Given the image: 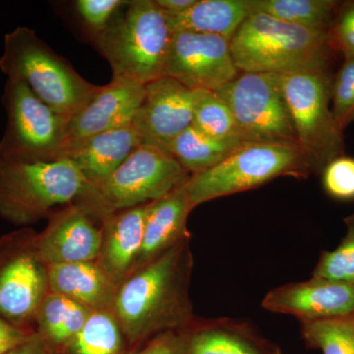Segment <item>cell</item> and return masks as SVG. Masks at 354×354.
<instances>
[{"instance_id":"cell-24","label":"cell","mask_w":354,"mask_h":354,"mask_svg":"<svg viewBox=\"0 0 354 354\" xmlns=\"http://www.w3.org/2000/svg\"><path fill=\"white\" fill-rule=\"evenodd\" d=\"M341 4L333 0H251V11L330 35Z\"/></svg>"},{"instance_id":"cell-12","label":"cell","mask_w":354,"mask_h":354,"mask_svg":"<svg viewBox=\"0 0 354 354\" xmlns=\"http://www.w3.org/2000/svg\"><path fill=\"white\" fill-rule=\"evenodd\" d=\"M230 41L215 35L174 32L167 76L192 91L218 92L239 75Z\"/></svg>"},{"instance_id":"cell-4","label":"cell","mask_w":354,"mask_h":354,"mask_svg":"<svg viewBox=\"0 0 354 354\" xmlns=\"http://www.w3.org/2000/svg\"><path fill=\"white\" fill-rule=\"evenodd\" d=\"M0 69L7 79L24 83L44 104L69 118L101 88L85 80L27 27H17L4 36Z\"/></svg>"},{"instance_id":"cell-35","label":"cell","mask_w":354,"mask_h":354,"mask_svg":"<svg viewBox=\"0 0 354 354\" xmlns=\"http://www.w3.org/2000/svg\"><path fill=\"white\" fill-rule=\"evenodd\" d=\"M35 330L17 327L0 317V354H7L19 346Z\"/></svg>"},{"instance_id":"cell-11","label":"cell","mask_w":354,"mask_h":354,"mask_svg":"<svg viewBox=\"0 0 354 354\" xmlns=\"http://www.w3.org/2000/svg\"><path fill=\"white\" fill-rule=\"evenodd\" d=\"M37 234L26 227L0 239V317L32 330L50 291L48 266L38 252Z\"/></svg>"},{"instance_id":"cell-37","label":"cell","mask_w":354,"mask_h":354,"mask_svg":"<svg viewBox=\"0 0 354 354\" xmlns=\"http://www.w3.org/2000/svg\"><path fill=\"white\" fill-rule=\"evenodd\" d=\"M165 13L169 15H177L188 10L196 3L197 0H155Z\"/></svg>"},{"instance_id":"cell-17","label":"cell","mask_w":354,"mask_h":354,"mask_svg":"<svg viewBox=\"0 0 354 354\" xmlns=\"http://www.w3.org/2000/svg\"><path fill=\"white\" fill-rule=\"evenodd\" d=\"M193 209L184 184L149 204L143 243L132 272L158 259L180 242L189 241L187 220Z\"/></svg>"},{"instance_id":"cell-36","label":"cell","mask_w":354,"mask_h":354,"mask_svg":"<svg viewBox=\"0 0 354 354\" xmlns=\"http://www.w3.org/2000/svg\"><path fill=\"white\" fill-rule=\"evenodd\" d=\"M7 354H51L46 344L36 333L30 335L27 341Z\"/></svg>"},{"instance_id":"cell-16","label":"cell","mask_w":354,"mask_h":354,"mask_svg":"<svg viewBox=\"0 0 354 354\" xmlns=\"http://www.w3.org/2000/svg\"><path fill=\"white\" fill-rule=\"evenodd\" d=\"M144 95L145 86L121 79L113 78L101 86L93 99L70 118L64 152L94 135L132 125Z\"/></svg>"},{"instance_id":"cell-19","label":"cell","mask_w":354,"mask_h":354,"mask_svg":"<svg viewBox=\"0 0 354 354\" xmlns=\"http://www.w3.org/2000/svg\"><path fill=\"white\" fill-rule=\"evenodd\" d=\"M141 145L136 130L129 127L94 135L65 150L88 184L101 183L113 174Z\"/></svg>"},{"instance_id":"cell-27","label":"cell","mask_w":354,"mask_h":354,"mask_svg":"<svg viewBox=\"0 0 354 354\" xmlns=\"http://www.w3.org/2000/svg\"><path fill=\"white\" fill-rule=\"evenodd\" d=\"M192 125L216 141L234 146L244 143L234 114L216 92L195 91Z\"/></svg>"},{"instance_id":"cell-9","label":"cell","mask_w":354,"mask_h":354,"mask_svg":"<svg viewBox=\"0 0 354 354\" xmlns=\"http://www.w3.org/2000/svg\"><path fill=\"white\" fill-rule=\"evenodd\" d=\"M332 82L328 72L281 75L297 144L313 174L344 153V136L330 108Z\"/></svg>"},{"instance_id":"cell-15","label":"cell","mask_w":354,"mask_h":354,"mask_svg":"<svg viewBox=\"0 0 354 354\" xmlns=\"http://www.w3.org/2000/svg\"><path fill=\"white\" fill-rule=\"evenodd\" d=\"M37 234L36 243L46 266L94 262L102 243L101 221L75 204L57 209Z\"/></svg>"},{"instance_id":"cell-33","label":"cell","mask_w":354,"mask_h":354,"mask_svg":"<svg viewBox=\"0 0 354 354\" xmlns=\"http://www.w3.org/2000/svg\"><path fill=\"white\" fill-rule=\"evenodd\" d=\"M330 43L344 58H354V1L341 4L330 32Z\"/></svg>"},{"instance_id":"cell-32","label":"cell","mask_w":354,"mask_h":354,"mask_svg":"<svg viewBox=\"0 0 354 354\" xmlns=\"http://www.w3.org/2000/svg\"><path fill=\"white\" fill-rule=\"evenodd\" d=\"M127 3L124 0H78L75 7L84 24L94 36L106 30L121 7Z\"/></svg>"},{"instance_id":"cell-28","label":"cell","mask_w":354,"mask_h":354,"mask_svg":"<svg viewBox=\"0 0 354 354\" xmlns=\"http://www.w3.org/2000/svg\"><path fill=\"white\" fill-rule=\"evenodd\" d=\"M300 334L309 348L322 354H354V313L300 323Z\"/></svg>"},{"instance_id":"cell-13","label":"cell","mask_w":354,"mask_h":354,"mask_svg":"<svg viewBox=\"0 0 354 354\" xmlns=\"http://www.w3.org/2000/svg\"><path fill=\"white\" fill-rule=\"evenodd\" d=\"M194 102L195 91L171 77L147 84L132 122L141 145L169 153L174 140L192 125Z\"/></svg>"},{"instance_id":"cell-1","label":"cell","mask_w":354,"mask_h":354,"mask_svg":"<svg viewBox=\"0 0 354 354\" xmlns=\"http://www.w3.org/2000/svg\"><path fill=\"white\" fill-rule=\"evenodd\" d=\"M193 256L189 241L140 268L118 286L113 313L129 344L196 320L190 299Z\"/></svg>"},{"instance_id":"cell-26","label":"cell","mask_w":354,"mask_h":354,"mask_svg":"<svg viewBox=\"0 0 354 354\" xmlns=\"http://www.w3.org/2000/svg\"><path fill=\"white\" fill-rule=\"evenodd\" d=\"M127 337L113 312H93L64 354H123Z\"/></svg>"},{"instance_id":"cell-23","label":"cell","mask_w":354,"mask_h":354,"mask_svg":"<svg viewBox=\"0 0 354 354\" xmlns=\"http://www.w3.org/2000/svg\"><path fill=\"white\" fill-rule=\"evenodd\" d=\"M93 312L73 300L48 291L35 318V333L48 351L62 349L86 325Z\"/></svg>"},{"instance_id":"cell-38","label":"cell","mask_w":354,"mask_h":354,"mask_svg":"<svg viewBox=\"0 0 354 354\" xmlns=\"http://www.w3.org/2000/svg\"><path fill=\"white\" fill-rule=\"evenodd\" d=\"M274 354H283V353H281V349L279 348L278 351H277Z\"/></svg>"},{"instance_id":"cell-8","label":"cell","mask_w":354,"mask_h":354,"mask_svg":"<svg viewBox=\"0 0 354 354\" xmlns=\"http://www.w3.org/2000/svg\"><path fill=\"white\" fill-rule=\"evenodd\" d=\"M6 132L0 140V158L21 162L62 157L70 118L44 104L24 83L7 79L2 95Z\"/></svg>"},{"instance_id":"cell-21","label":"cell","mask_w":354,"mask_h":354,"mask_svg":"<svg viewBox=\"0 0 354 354\" xmlns=\"http://www.w3.org/2000/svg\"><path fill=\"white\" fill-rule=\"evenodd\" d=\"M187 354H274L270 344L248 324L234 319L196 320L186 328Z\"/></svg>"},{"instance_id":"cell-29","label":"cell","mask_w":354,"mask_h":354,"mask_svg":"<svg viewBox=\"0 0 354 354\" xmlns=\"http://www.w3.org/2000/svg\"><path fill=\"white\" fill-rule=\"evenodd\" d=\"M346 232L334 250L324 251L312 277L354 285V215L344 218Z\"/></svg>"},{"instance_id":"cell-22","label":"cell","mask_w":354,"mask_h":354,"mask_svg":"<svg viewBox=\"0 0 354 354\" xmlns=\"http://www.w3.org/2000/svg\"><path fill=\"white\" fill-rule=\"evenodd\" d=\"M251 14V0H197L183 13L167 16L174 32L215 35L230 41Z\"/></svg>"},{"instance_id":"cell-30","label":"cell","mask_w":354,"mask_h":354,"mask_svg":"<svg viewBox=\"0 0 354 354\" xmlns=\"http://www.w3.org/2000/svg\"><path fill=\"white\" fill-rule=\"evenodd\" d=\"M333 115L337 127L344 131L354 122V58H344L332 82Z\"/></svg>"},{"instance_id":"cell-18","label":"cell","mask_w":354,"mask_h":354,"mask_svg":"<svg viewBox=\"0 0 354 354\" xmlns=\"http://www.w3.org/2000/svg\"><path fill=\"white\" fill-rule=\"evenodd\" d=\"M148 207L125 209L101 221L102 243L97 262L118 286L130 276L138 259Z\"/></svg>"},{"instance_id":"cell-25","label":"cell","mask_w":354,"mask_h":354,"mask_svg":"<svg viewBox=\"0 0 354 354\" xmlns=\"http://www.w3.org/2000/svg\"><path fill=\"white\" fill-rule=\"evenodd\" d=\"M239 147L216 141L190 125L174 140L169 153L191 176L220 164Z\"/></svg>"},{"instance_id":"cell-14","label":"cell","mask_w":354,"mask_h":354,"mask_svg":"<svg viewBox=\"0 0 354 354\" xmlns=\"http://www.w3.org/2000/svg\"><path fill=\"white\" fill-rule=\"evenodd\" d=\"M262 307L295 317L300 323L348 316L354 313V285L312 277L269 291Z\"/></svg>"},{"instance_id":"cell-20","label":"cell","mask_w":354,"mask_h":354,"mask_svg":"<svg viewBox=\"0 0 354 354\" xmlns=\"http://www.w3.org/2000/svg\"><path fill=\"white\" fill-rule=\"evenodd\" d=\"M48 288L92 312H113L118 286L94 262L48 266Z\"/></svg>"},{"instance_id":"cell-2","label":"cell","mask_w":354,"mask_h":354,"mask_svg":"<svg viewBox=\"0 0 354 354\" xmlns=\"http://www.w3.org/2000/svg\"><path fill=\"white\" fill-rule=\"evenodd\" d=\"M230 44L239 71L279 75L328 72L335 50L330 35L263 13L251 14Z\"/></svg>"},{"instance_id":"cell-7","label":"cell","mask_w":354,"mask_h":354,"mask_svg":"<svg viewBox=\"0 0 354 354\" xmlns=\"http://www.w3.org/2000/svg\"><path fill=\"white\" fill-rule=\"evenodd\" d=\"M313 174L297 144L243 143L220 164L191 174L184 187L193 207L255 189L281 176L305 178Z\"/></svg>"},{"instance_id":"cell-6","label":"cell","mask_w":354,"mask_h":354,"mask_svg":"<svg viewBox=\"0 0 354 354\" xmlns=\"http://www.w3.org/2000/svg\"><path fill=\"white\" fill-rule=\"evenodd\" d=\"M189 176L169 153L140 145L108 178L88 183L73 204L101 221L113 214L167 196Z\"/></svg>"},{"instance_id":"cell-31","label":"cell","mask_w":354,"mask_h":354,"mask_svg":"<svg viewBox=\"0 0 354 354\" xmlns=\"http://www.w3.org/2000/svg\"><path fill=\"white\" fill-rule=\"evenodd\" d=\"M323 186L330 197L341 201L354 200V158H335L324 167Z\"/></svg>"},{"instance_id":"cell-3","label":"cell","mask_w":354,"mask_h":354,"mask_svg":"<svg viewBox=\"0 0 354 354\" xmlns=\"http://www.w3.org/2000/svg\"><path fill=\"white\" fill-rule=\"evenodd\" d=\"M94 43L113 70V78L145 86L167 77L174 32L155 0L128 1Z\"/></svg>"},{"instance_id":"cell-10","label":"cell","mask_w":354,"mask_h":354,"mask_svg":"<svg viewBox=\"0 0 354 354\" xmlns=\"http://www.w3.org/2000/svg\"><path fill=\"white\" fill-rule=\"evenodd\" d=\"M216 93L234 114L244 143L298 145L279 74L241 72Z\"/></svg>"},{"instance_id":"cell-5","label":"cell","mask_w":354,"mask_h":354,"mask_svg":"<svg viewBox=\"0 0 354 354\" xmlns=\"http://www.w3.org/2000/svg\"><path fill=\"white\" fill-rule=\"evenodd\" d=\"M87 185L66 158L32 162L0 158V216L15 225H31L75 203Z\"/></svg>"},{"instance_id":"cell-34","label":"cell","mask_w":354,"mask_h":354,"mask_svg":"<svg viewBox=\"0 0 354 354\" xmlns=\"http://www.w3.org/2000/svg\"><path fill=\"white\" fill-rule=\"evenodd\" d=\"M137 354H187L186 328L167 330L151 337Z\"/></svg>"}]
</instances>
